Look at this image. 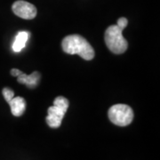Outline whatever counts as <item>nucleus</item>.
Here are the masks:
<instances>
[{
    "label": "nucleus",
    "mask_w": 160,
    "mask_h": 160,
    "mask_svg": "<svg viewBox=\"0 0 160 160\" xmlns=\"http://www.w3.org/2000/svg\"><path fill=\"white\" fill-rule=\"evenodd\" d=\"M63 51L69 54H78L86 61L94 57V50L88 41L80 35H69L65 37L62 43Z\"/></svg>",
    "instance_id": "1"
},
{
    "label": "nucleus",
    "mask_w": 160,
    "mask_h": 160,
    "mask_svg": "<svg viewBox=\"0 0 160 160\" xmlns=\"http://www.w3.org/2000/svg\"><path fill=\"white\" fill-rule=\"evenodd\" d=\"M122 31L118 25H111L105 31V43L109 50L116 54L124 53L128 48V42L123 37Z\"/></svg>",
    "instance_id": "2"
},
{
    "label": "nucleus",
    "mask_w": 160,
    "mask_h": 160,
    "mask_svg": "<svg viewBox=\"0 0 160 160\" xmlns=\"http://www.w3.org/2000/svg\"><path fill=\"white\" fill-rule=\"evenodd\" d=\"M69 102L67 98L58 96L54 99L53 105L48 108L46 121L51 128H58L62 125L63 117L69 109Z\"/></svg>",
    "instance_id": "3"
},
{
    "label": "nucleus",
    "mask_w": 160,
    "mask_h": 160,
    "mask_svg": "<svg viewBox=\"0 0 160 160\" xmlns=\"http://www.w3.org/2000/svg\"><path fill=\"white\" fill-rule=\"evenodd\" d=\"M111 123L118 126L130 125L133 119V111L130 106L126 104H115L109 108L108 111Z\"/></svg>",
    "instance_id": "4"
},
{
    "label": "nucleus",
    "mask_w": 160,
    "mask_h": 160,
    "mask_svg": "<svg viewBox=\"0 0 160 160\" xmlns=\"http://www.w3.org/2000/svg\"><path fill=\"white\" fill-rule=\"evenodd\" d=\"M12 10L18 17L25 20H32L37 16L36 6L23 0H18L14 2L12 6Z\"/></svg>",
    "instance_id": "5"
},
{
    "label": "nucleus",
    "mask_w": 160,
    "mask_h": 160,
    "mask_svg": "<svg viewBox=\"0 0 160 160\" xmlns=\"http://www.w3.org/2000/svg\"><path fill=\"white\" fill-rule=\"evenodd\" d=\"M11 108L12 114L14 117H21L26 109V101L22 97H13L8 102Z\"/></svg>",
    "instance_id": "6"
},
{
    "label": "nucleus",
    "mask_w": 160,
    "mask_h": 160,
    "mask_svg": "<svg viewBox=\"0 0 160 160\" xmlns=\"http://www.w3.org/2000/svg\"><path fill=\"white\" fill-rule=\"evenodd\" d=\"M18 82L20 84H24L30 88H34L38 86V83L40 79V74L38 71H34L32 74L26 75L25 73H22L17 77Z\"/></svg>",
    "instance_id": "7"
},
{
    "label": "nucleus",
    "mask_w": 160,
    "mask_h": 160,
    "mask_svg": "<svg viewBox=\"0 0 160 160\" xmlns=\"http://www.w3.org/2000/svg\"><path fill=\"white\" fill-rule=\"evenodd\" d=\"M29 33L27 31L18 32L15 37V39L13 41V44H12V50L15 52H19L22 51L26 46V43L29 39Z\"/></svg>",
    "instance_id": "8"
},
{
    "label": "nucleus",
    "mask_w": 160,
    "mask_h": 160,
    "mask_svg": "<svg viewBox=\"0 0 160 160\" xmlns=\"http://www.w3.org/2000/svg\"><path fill=\"white\" fill-rule=\"evenodd\" d=\"M2 93H3V96L7 102H9L14 97V92L8 87H5L2 91Z\"/></svg>",
    "instance_id": "9"
},
{
    "label": "nucleus",
    "mask_w": 160,
    "mask_h": 160,
    "mask_svg": "<svg viewBox=\"0 0 160 160\" xmlns=\"http://www.w3.org/2000/svg\"><path fill=\"white\" fill-rule=\"evenodd\" d=\"M127 24H128V20L125 17H121L118 19L117 25H118V27H119L120 29L123 30L127 26Z\"/></svg>",
    "instance_id": "10"
},
{
    "label": "nucleus",
    "mask_w": 160,
    "mask_h": 160,
    "mask_svg": "<svg viewBox=\"0 0 160 160\" xmlns=\"http://www.w3.org/2000/svg\"><path fill=\"white\" fill-rule=\"evenodd\" d=\"M22 72L17 69H12L11 70V75L12 76H13V77H18L19 75L22 74Z\"/></svg>",
    "instance_id": "11"
}]
</instances>
